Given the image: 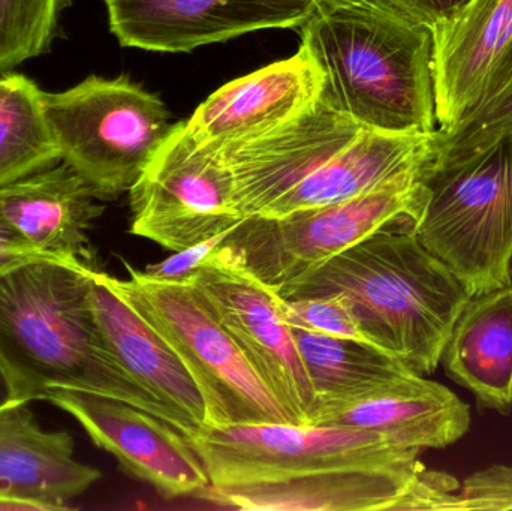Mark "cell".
<instances>
[{
  "label": "cell",
  "mask_w": 512,
  "mask_h": 511,
  "mask_svg": "<svg viewBox=\"0 0 512 511\" xmlns=\"http://www.w3.org/2000/svg\"><path fill=\"white\" fill-rule=\"evenodd\" d=\"M309 425L373 432L423 452L468 434L471 410L448 387L408 371L352 398L319 404Z\"/></svg>",
  "instance_id": "obj_15"
},
{
  "label": "cell",
  "mask_w": 512,
  "mask_h": 511,
  "mask_svg": "<svg viewBox=\"0 0 512 511\" xmlns=\"http://www.w3.org/2000/svg\"><path fill=\"white\" fill-rule=\"evenodd\" d=\"M101 471L75 458L74 438L45 431L29 404L0 410V498L32 511H60L89 491Z\"/></svg>",
  "instance_id": "obj_19"
},
{
  "label": "cell",
  "mask_w": 512,
  "mask_h": 511,
  "mask_svg": "<svg viewBox=\"0 0 512 511\" xmlns=\"http://www.w3.org/2000/svg\"><path fill=\"white\" fill-rule=\"evenodd\" d=\"M42 98L44 90L32 78L0 75V186L62 162Z\"/></svg>",
  "instance_id": "obj_22"
},
{
  "label": "cell",
  "mask_w": 512,
  "mask_h": 511,
  "mask_svg": "<svg viewBox=\"0 0 512 511\" xmlns=\"http://www.w3.org/2000/svg\"><path fill=\"white\" fill-rule=\"evenodd\" d=\"M318 0H104L122 47L189 53L267 29H295Z\"/></svg>",
  "instance_id": "obj_13"
},
{
  "label": "cell",
  "mask_w": 512,
  "mask_h": 511,
  "mask_svg": "<svg viewBox=\"0 0 512 511\" xmlns=\"http://www.w3.org/2000/svg\"><path fill=\"white\" fill-rule=\"evenodd\" d=\"M430 150V149H429ZM411 230L456 273L471 296L512 282V129L480 149L427 153Z\"/></svg>",
  "instance_id": "obj_5"
},
{
  "label": "cell",
  "mask_w": 512,
  "mask_h": 511,
  "mask_svg": "<svg viewBox=\"0 0 512 511\" xmlns=\"http://www.w3.org/2000/svg\"><path fill=\"white\" fill-rule=\"evenodd\" d=\"M376 231L276 293L345 297L367 342L415 374L432 375L469 291L414 231Z\"/></svg>",
  "instance_id": "obj_4"
},
{
  "label": "cell",
  "mask_w": 512,
  "mask_h": 511,
  "mask_svg": "<svg viewBox=\"0 0 512 511\" xmlns=\"http://www.w3.org/2000/svg\"><path fill=\"white\" fill-rule=\"evenodd\" d=\"M66 0H0V72L47 53Z\"/></svg>",
  "instance_id": "obj_24"
},
{
  "label": "cell",
  "mask_w": 512,
  "mask_h": 511,
  "mask_svg": "<svg viewBox=\"0 0 512 511\" xmlns=\"http://www.w3.org/2000/svg\"><path fill=\"white\" fill-rule=\"evenodd\" d=\"M65 162L0 186V215L36 251L68 264H92L89 233L105 207Z\"/></svg>",
  "instance_id": "obj_18"
},
{
  "label": "cell",
  "mask_w": 512,
  "mask_h": 511,
  "mask_svg": "<svg viewBox=\"0 0 512 511\" xmlns=\"http://www.w3.org/2000/svg\"><path fill=\"white\" fill-rule=\"evenodd\" d=\"M0 511H32L26 504L0 498Z\"/></svg>",
  "instance_id": "obj_31"
},
{
  "label": "cell",
  "mask_w": 512,
  "mask_h": 511,
  "mask_svg": "<svg viewBox=\"0 0 512 511\" xmlns=\"http://www.w3.org/2000/svg\"><path fill=\"white\" fill-rule=\"evenodd\" d=\"M5 369L0 365V410L12 404H20ZM26 404V402H24Z\"/></svg>",
  "instance_id": "obj_30"
},
{
  "label": "cell",
  "mask_w": 512,
  "mask_h": 511,
  "mask_svg": "<svg viewBox=\"0 0 512 511\" xmlns=\"http://www.w3.org/2000/svg\"><path fill=\"white\" fill-rule=\"evenodd\" d=\"M300 29L322 101L376 131L436 132L432 24L405 3L318 0Z\"/></svg>",
  "instance_id": "obj_2"
},
{
  "label": "cell",
  "mask_w": 512,
  "mask_h": 511,
  "mask_svg": "<svg viewBox=\"0 0 512 511\" xmlns=\"http://www.w3.org/2000/svg\"><path fill=\"white\" fill-rule=\"evenodd\" d=\"M44 401L77 420L90 440L134 479L165 498L200 495L209 476L185 435L141 408L98 393L53 389Z\"/></svg>",
  "instance_id": "obj_12"
},
{
  "label": "cell",
  "mask_w": 512,
  "mask_h": 511,
  "mask_svg": "<svg viewBox=\"0 0 512 511\" xmlns=\"http://www.w3.org/2000/svg\"><path fill=\"white\" fill-rule=\"evenodd\" d=\"M123 266L128 278L107 273L108 282L182 360L203 396L206 426L292 423L192 282Z\"/></svg>",
  "instance_id": "obj_6"
},
{
  "label": "cell",
  "mask_w": 512,
  "mask_h": 511,
  "mask_svg": "<svg viewBox=\"0 0 512 511\" xmlns=\"http://www.w3.org/2000/svg\"><path fill=\"white\" fill-rule=\"evenodd\" d=\"M415 510H512V467L492 465L459 482L442 471L426 470L414 495Z\"/></svg>",
  "instance_id": "obj_23"
},
{
  "label": "cell",
  "mask_w": 512,
  "mask_h": 511,
  "mask_svg": "<svg viewBox=\"0 0 512 511\" xmlns=\"http://www.w3.org/2000/svg\"><path fill=\"white\" fill-rule=\"evenodd\" d=\"M366 126L319 101L270 131L215 146L233 177L242 218L268 216Z\"/></svg>",
  "instance_id": "obj_11"
},
{
  "label": "cell",
  "mask_w": 512,
  "mask_h": 511,
  "mask_svg": "<svg viewBox=\"0 0 512 511\" xmlns=\"http://www.w3.org/2000/svg\"><path fill=\"white\" fill-rule=\"evenodd\" d=\"M228 231L182 251L174 252L167 260L147 266L143 272L150 278L161 279V281H185L201 264L206 263L215 252H218Z\"/></svg>",
  "instance_id": "obj_27"
},
{
  "label": "cell",
  "mask_w": 512,
  "mask_h": 511,
  "mask_svg": "<svg viewBox=\"0 0 512 511\" xmlns=\"http://www.w3.org/2000/svg\"><path fill=\"white\" fill-rule=\"evenodd\" d=\"M131 233L177 252L236 227L233 177L215 146L171 126L129 189Z\"/></svg>",
  "instance_id": "obj_9"
},
{
  "label": "cell",
  "mask_w": 512,
  "mask_h": 511,
  "mask_svg": "<svg viewBox=\"0 0 512 511\" xmlns=\"http://www.w3.org/2000/svg\"><path fill=\"white\" fill-rule=\"evenodd\" d=\"M512 129V90L475 108L465 119L447 129H436L430 138V153L453 156L471 152Z\"/></svg>",
  "instance_id": "obj_25"
},
{
  "label": "cell",
  "mask_w": 512,
  "mask_h": 511,
  "mask_svg": "<svg viewBox=\"0 0 512 511\" xmlns=\"http://www.w3.org/2000/svg\"><path fill=\"white\" fill-rule=\"evenodd\" d=\"M90 303L111 353L162 407L185 437L206 428V405L194 378L165 339L111 287L107 273L90 269Z\"/></svg>",
  "instance_id": "obj_17"
},
{
  "label": "cell",
  "mask_w": 512,
  "mask_h": 511,
  "mask_svg": "<svg viewBox=\"0 0 512 511\" xmlns=\"http://www.w3.org/2000/svg\"><path fill=\"white\" fill-rule=\"evenodd\" d=\"M39 260L51 258L32 248L0 215V276Z\"/></svg>",
  "instance_id": "obj_28"
},
{
  "label": "cell",
  "mask_w": 512,
  "mask_h": 511,
  "mask_svg": "<svg viewBox=\"0 0 512 511\" xmlns=\"http://www.w3.org/2000/svg\"><path fill=\"white\" fill-rule=\"evenodd\" d=\"M411 8L415 14L429 24H435L442 18L450 17L454 12L459 11L468 0H400Z\"/></svg>",
  "instance_id": "obj_29"
},
{
  "label": "cell",
  "mask_w": 512,
  "mask_h": 511,
  "mask_svg": "<svg viewBox=\"0 0 512 511\" xmlns=\"http://www.w3.org/2000/svg\"><path fill=\"white\" fill-rule=\"evenodd\" d=\"M186 440L209 476L198 497L236 510H394L424 467L421 450L331 426H206Z\"/></svg>",
  "instance_id": "obj_1"
},
{
  "label": "cell",
  "mask_w": 512,
  "mask_h": 511,
  "mask_svg": "<svg viewBox=\"0 0 512 511\" xmlns=\"http://www.w3.org/2000/svg\"><path fill=\"white\" fill-rule=\"evenodd\" d=\"M42 101L60 158L104 201L132 188L173 126L161 98L126 75H90Z\"/></svg>",
  "instance_id": "obj_7"
},
{
  "label": "cell",
  "mask_w": 512,
  "mask_h": 511,
  "mask_svg": "<svg viewBox=\"0 0 512 511\" xmlns=\"http://www.w3.org/2000/svg\"><path fill=\"white\" fill-rule=\"evenodd\" d=\"M292 423L309 425L318 398L279 294L218 249L188 278Z\"/></svg>",
  "instance_id": "obj_10"
},
{
  "label": "cell",
  "mask_w": 512,
  "mask_h": 511,
  "mask_svg": "<svg viewBox=\"0 0 512 511\" xmlns=\"http://www.w3.org/2000/svg\"><path fill=\"white\" fill-rule=\"evenodd\" d=\"M280 309L292 329L367 342L351 305L339 294L282 299Z\"/></svg>",
  "instance_id": "obj_26"
},
{
  "label": "cell",
  "mask_w": 512,
  "mask_h": 511,
  "mask_svg": "<svg viewBox=\"0 0 512 511\" xmlns=\"http://www.w3.org/2000/svg\"><path fill=\"white\" fill-rule=\"evenodd\" d=\"M445 374L481 410L512 411V282L469 297L441 354Z\"/></svg>",
  "instance_id": "obj_20"
},
{
  "label": "cell",
  "mask_w": 512,
  "mask_h": 511,
  "mask_svg": "<svg viewBox=\"0 0 512 511\" xmlns=\"http://www.w3.org/2000/svg\"><path fill=\"white\" fill-rule=\"evenodd\" d=\"M93 264L39 260L0 276V365L18 401L53 389L98 393L177 428L111 353L90 303Z\"/></svg>",
  "instance_id": "obj_3"
},
{
  "label": "cell",
  "mask_w": 512,
  "mask_h": 511,
  "mask_svg": "<svg viewBox=\"0 0 512 511\" xmlns=\"http://www.w3.org/2000/svg\"><path fill=\"white\" fill-rule=\"evenodd\" d=\"M292 332L318 405L352 398L411 371L396 357L360 339Z\"/></svg>",
  "instance_id": "obj_21"
},
{
  "label": "cell",
  "mask_w": 512,
  "mask_h": 511,
  "mask_svg": "<svg viewBox=\"0 0 512 511\" xmlns=\"http://www.w3.org/2000/svg\"><path fill=\"white\" fill-rule=\"evenodd\" d=\"M420 167L342 203L288 215L248 216L228 231L221 251L274 291L318 269L366 237L414 222L424 203Z\"/></svg>",
  "instance_id": "obj_8"
},
{
  "label": "cell",
  "mask_w": 512,
  "mask_h": 511,
  "mask_svg": "<svg viewBox=\"0 0 512 511\" xmlns=\"http://www.w3.org/2000/svg\"><path fill=\"white\" fill-rule=\"evenodd\" d=\"M436 119L447 129L512 90V0H468L432 24Z\"/></svg>",
  "instance_id": "obj_14"
},
{
  "label": "cell",
  "mask_w": 512,
  "mask_h": 511,
  "mask_svg": "<svg viewBox=\"0 0 512 511\" xmlns=\"http://www.w3.org/2000/svg\"><path fill=\"white\" fill-rule=\"evenodd\" d=\"M321 93V71L300 48L216 90L186 120V129L198 143L221 146L289 122Z\"/></svg>",
  "instance_id": "obj_16"
}]
</instances>
